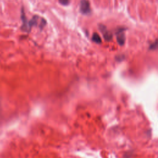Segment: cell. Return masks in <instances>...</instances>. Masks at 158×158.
I'll use <instances>...</instances> for the list:
<instances>
[{
    "label": "cell",
    "instance_id": "obj_1",
    "mask_svg": "<svg viewBox=\"0 0 158 158\" xmlns=\"http://www.w3.org/2000/svg\"><path fill=\"white\" fill-rule=\"evenodd\" d=\"M80 11L84 15H88L91 12V8L88 0H81L80 3Z\"/></svg>",
    "mask_w": 158,
    "mask_h": 158
},
{
    "label": "cell",
    "instance_id": "obj_6",
    "mask_svg": "<svg viewBox=\"0 0 158 158\" xmlns=\"http://www.w3.org/2000/svg\"><path fill=\"white\" fill-rule=\"evenodd\" d=\"M59 2L63 6H67L69 4V0H59Z\"/></svg>",
    "mask_w": 158,
    "mask_h": 158
},
{
    "label": "cell",
    "instance_id": "obj_2",
    "mask_svg": "<svg viewBox=\"0 0 158 158\" xmlns=\"http://www.w3.org/2000/svg\"><path fill=\"white\" fill-rule=\"evenodd\" d=\"M99 27H99L100 30L101 31L102 34L103 35V37H104V39L106 41H110V40H111L112 38H113V35L107 30V28L104 25H100Z\"/></svg>",
    "mask_w": 158,
    "mask_h": 158
},
{
    "label": "cell",
    "instance_id": "obj_4",
    "mask_svg": "<svg viewBox=\"0 0 158 158\" xmlns=\"http://www.w3.org/2000/svg\"><path fill=\"white\" fill-rule=\"evenodd\" d=\"M92 40L96 43H101V38L100 35L97 33H94L92 36Z\"/></svg>",
    "mask_w": 158,
    "mask_h": 158
},
{
    "label": "cell",
    "instance_id": "obj_3",
    "mask_svg": "<svg viewBox=\"0 0 158 158\" xmlns=\"http://www.w3.org/2000/svg\"><path fill=\"white\" fill-rule=\"evenodd\" d=\"M117 35V40L118 43L122 46L125 43V35H124V31L123 28H119L116 33Z\"/></svg>",
    "mask_w": 158,
    "mask_h": 158
},
{
    "label": "cell",
    "instance_id": "obj_5",
    "mask_svg": "<svg viewBox=\"0 0 158 158\" xmlns=\"http://www.w3.org/2000/svg\"><path fill=\"white\" fill-rule=\"evenodd\" d=\"M157 40H156L154 42H153L150 46V49L154 50L155 49L157 48Z\"/></svg>",
    "mask_w": 158,
    "mask_h": 158
}]
</instances>
